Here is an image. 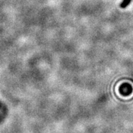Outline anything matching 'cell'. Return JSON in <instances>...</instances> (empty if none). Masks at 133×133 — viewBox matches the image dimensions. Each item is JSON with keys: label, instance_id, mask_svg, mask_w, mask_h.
I'll return each mask as SVG.
<instances>
[{"label": "cell", "instance_id": "6da1fadb", "mask_svg": "<svg viewBox=\"0 0 133 133\" xmlns=\"http://www.w3.org/2000/svg\"><path fill=\"white\" fill-rule=\"evenodd\" d=\"M131 1L132 0H123V2L120 4V7L122 8H126L129 5Z\"/></svg>", "mask_w": 133, "mask_h": 133}]
</instances>
